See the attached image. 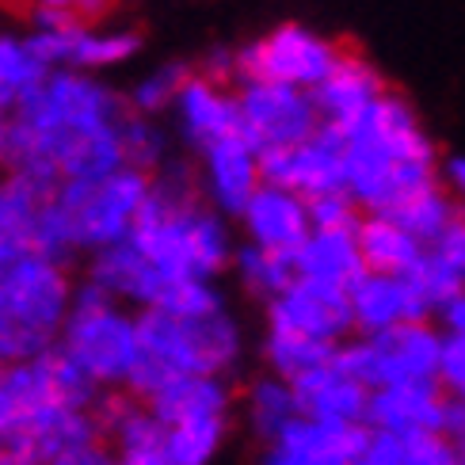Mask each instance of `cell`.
<instances>
[{
  "label": "cell",
  "instance_id": "obj_12",
  "mask_svg": "<svg viewBox=\"0 0 465 465\" xmlns=\"http://www.w3.org/2000/svg\"><path fill=\"white\" fill-rule=\"evenodd\" d=\"M371 442V423L294 416L271 439L263 465H355Z\"/></svg>",
  "mask_w": 465,
  "mask_h": 465
},
{
  "label": "cell",
  "instance_id": "obj_37",
  "mask_svg": "<svg viewBox=\"0 0 465 465\" xmlns=\"http://www.w3.org/2000/svg\"><path fill=\"white\" fill-rule=\"evenodd\" d=\"M404 465H458V442L447 431H412L401 435Z\"/></svg>",
  "mask_w": 465,
  "mask_h": 465
},
{
  "label": "cell",
  "instance_id": "obj_26",
  "mask_svg": "<svg viewBox=\"0 0 465 465\" xmlns=\"http://www.w3.org/2000/svg\"><path fill=\"white\" fill-rule=\"evenodd\" d=\"M336 347L332 340H317V336H305V332H290V328H267V340H263V355L267 366L275 374L294 381L305 371H317V366L332 362L336 359Z\"/></svg>",
  "mask_w": 465,
  "mask_h": 465
},
{
  "label": "cell",
  "instance_id": "obj_39",
  "mask_svg": "<svg viewBox=\"0 0 465 465\" xmlns=\"http://www.w3.org/2000/svg\"><path fill=\"white\" fill-rule=\"evenodd\" d=\"M355 465H404V442L393 431H374L371 428V442Z\"/></svg>",
  "mask_w": 465,
  "mask_h": 465
},
{
  "label": "cell",
  "instance_id": "obj_3",
  "mask_svg": "<svg viewBox=\"0 0 465 465\" xmlns=\"http://www.w3.org/2000/svg\"><path fill=\"white\" fill-rule=\"evenodd\" d=\"M138 340L142 351L130 371L126 390L142 401L157 393L176 374H229L241 362L244 336L241 324L225 309L206 317H176L168 309L149 305L138 313Z\"/></svg>",
  "mask_w": 465,
  "mask_h": 465
},
{
  "label": "cell",
  "instance_id": "obj_21",
  "mask_svg": "<svg viewBox=\"0 0 465 465\" xmlns=\"http://www.w3.org/2000/svg\"><path fill=\"white\" fill-rule=\"evenodd\" d=\"M381 92H385L381 73L366 62L362 54L343 50L336 69L313 88V100H317V111H321L324 123L347 126L351 119H359V114L371 107Z\"/></svg>",
  "mask_w": 465,
  "mask_h": 465
},
{
  "label": "cell",
  "instance_id": "obj_24",
  "mask_svg": "<svg viewBox=\"0 0 465 465\" xmlns=\"http://www.w3.org/2000/svg\"><path fill=\"white\" fill-rule=\"evenodd\" d=\"M355 237L366 271H381V275H412L416 263L428 256V244L390 214H362Z\"/></svg>",
  "mask_w": 465,
  "mask_h": 465
},
{
  "label": "cell",
  "instance_id": "obj_9",
  "mask_svg": "<svg viewBox=\"0 0 465 465\" xmlns=\"http://www.w3.org/2000/svg\"><path fill=\"white\" fill-rule=\"evenodd\" d=\"M241 104V134L256 145H298L309 134L321 130V111L309 88L267 81V76H248L237 88Z\"/></svg>",
  "mask_w": 465,
  "mask_h": 465
},
{
  "label": "cell",
  "instance_id": "obj_36",
  "mask_svg": "<svg viewBox=\"0 0 465 465\" xmlns=\"http://www.w3.org/2000/svg\"><path fill=\"white\" fill-rule=\"evenodd\" d=\"M420 290H423V294H428L431 298V305L439 309L442 302H447L450 294H454V290H461L465 286V275H461V271H454L447 260H442V256H435V252L428 248V256H423L420 263H416V271H412V275H409Z\"/></svg>",
  "mask_w": 465,
  "mask_h": 465
},
{
  "label": "cell",
  "instance_id": "obj_8",
  "mask_svg": "<svg viewBox=\"0 0 465 465\" xmlns=\"http://www.w3.org/2000/svg\"><path fill=\"white\" fill-rule=\"evenodd\" d=\"M340 57H343V46H336L332 38L298 24H286L237 50V81L267 76V81H282V84H298L313 92L336 69Z\"/></svg>",
  "mask_w": 465,
  "mask_h": 465
},
{
  "label": "cell",
  "instance_id": "obj_20",
  "mask_svg": "<svg viewBox=\"0 0 465 465\" xmlns=\"http://www.w3.org/2000/svg\"><path fill=\"white\" fill-rule=\"evenodd\" d=\"M294 393L305 416L317 420H351L366 423V409H371V385L351 378L336 362H324L317 371H305L294 378Z\"/></svg>",
  "mask_w": 465,
  "mask_h": 465
},
{
  "label": "cell",
  "instance_id": "obj_44",
  "mask_svg": "<svg viewBox=\"0 0 465 465\" xmlns=\"http://www.w3.org/2000/svg\"><path fill=\"white\" fill-rule=\"evenodd\" d=\"M130 465H176V458L168 454V435L161 442H145V447H134L123 454Z\"/></svg>",
  "mask_w": 465,
  "mask_h": 465
},
{
  "label": "cell",
  "instance_id": "obj_47",
  "mask_svg": "<svg viewBox=\"0 0 465 465\" xmlns=\"http://www.w3.org/2000/svg\"><path fill=\"white\" fill-rule=\"evenodd\" d=\"M8 142H12V114L0 111V164H8Z\"/></svg>",
  "mask_w": 465,
  "mask_h": 465
},
{
  "label": "cell",
  "instance_id": "obj_42",
  "mask_svg": "<svg viewBox=\"0 0 465 465\" xmlns=\"http://www.w3.org/2000/svg\"><path fill=\"white\" fill-rule=\"evenodd\" d=\"M435 317L442 321V332H465V286L435 309Z\"/></svg>",
  "mask_w": 465,
  "mask_h": 465
},
{
  "label": "cell",
  "instance_id": "obj_25",
  "mask_svg": "<svg viewBox=\"0 0 465 465\" xmlns=\"http://www.w3.org/2000/svg\"><path fill=\"white\" fill-rule=\"evenodd\" d=\"M232 271H237L241 286L248 290V294L256 298H275L282 294V290L298 279V267H294V256H282V252H271L256 241L241 244L237 252H232Z\"/></svg>",
  "mask_w": 465,
  "mask_h": 465
},
{
  "label": "cell",
  "instance_id": "obj_38",
  "mask_svg": "<svg viewBox=\"0 0 465 465\" xmlns=\"http://www.w3.org/2000/svg\"><path fill=\"white\" fill-rule=\"evenodd\" d=\"M439 381L447 385V393L465 397V332H447V340H442Z\"/></svg>",
  "mask_w": 465,
  "mask_h": 465
},
{
  "label": "cell",
  "instance_id": "obj_14",
  "mask_svg": "<svg viewBox=\"0 0 465 465\" xmlns=\"http://www.w3.org/2000/svg\"><path fill=\"white\" fill-rule=\"evenodd\" d=\"M260 183H263L260 149L244 134H229V138H218L203 149V195L222 214L241 218Z\"/></svg>",
  "mask_w": 465,
  "mask_h": 465
},
{
  "label": "cell",
  "instance_id": "obj_15",
  "mask_svg": "<svg viewBox=\"0 0 465 465\" xmlns=\"http://www.w3.org/2000/svg\"><path fill=\"white\" fill-rule=\"evenodd\" d=\"M351 309H355V332L374 336L401 321H431L435 305L409 275H381L366 271L351 286Z\"/></svg>",
  "mask_w": 465,
  "mask_h": 465
},
{
  "label": "cell",
  "instance_id": "obj_11",
  "mask_svg": "<svg viewBox=\"0 0 465 465\" xmlns=\"http://www.w3.org/2000/svg\"><path fill=\"white\" fill-rule=\"evenodd\" d=\"M267 328H290V332L343 343L355 332L351 290L298 275L282 294L267 302Z\"/></svg>",
  "mask_w": 465,
  "mask_h": 465
},
{
  "label": "cell",
  "instance_id": "obj_45",
  "mask_svg": "<svg viewBox=\"0 0 465 465\" xmlns=\"http://www.w3.org/2000/svg\"><path fill=\"white\" fill-rule=\"evenodd\" d=\"M442 183H447V191L465 206V157H447V164H442Z\"/></svg>",
  "mask_w": 465,
  "mask_h": 465
},
{
  "label": "cell",
  "instance_id": "obj_10",
  "mask_svg": "<svg viewBox=\"0 0 465 465\" xmlns=\"http://www.w3.org/2000/svg\"><path fill=\"white\" fill-rule=\"evenodd\" d=\"M263 183L290 187L298 195L313 199L324 191L347 187V138L343 126L321 123L317 134H309L298 145H271L260 149Z\"/></svg>",
  "mask_w": 465,
  "mask_h": 465
},
{
  "label": "cell",
  "instance_id": "obj_7",
  "mask_svg": "<svg viewBox=\"0 0 465 465\" xmlns=\"http://www.w3.org/2000/svg\"><path fill=\"white\" fill-rule=\"evenodd\" d=\"M442 336L431 321H401L374 336H347L336 347V366H343L351 378L366 381L371 390L390 381L412 378H439L442 362Z\"/></svg>",
  "mask_w": 465,
  "mask_h": 465
},
{
  "label": "cell",
  "instance_id": "obj_35",
  "mask_svg": "<svg viewBox=\"0 0 465 465\" xmlns=\"http://www.w3.org/2000/svg\"><path fill=\"white\" fill-rule=\"evenodd\" d=\"M309 218H313V229H359L362 206L355 203L351 191L340 187L309 199Z\"/></svg>",
  "mask_w": 465,
  "mask_h": 465
},
{
  "label": "cell",
  "instance_id": "obj_19",
  "mask_svg": "<svg viewBox=\"0 0 465 465\" xmlns=\"http://www.w3.org/2000/svg\"><path fill=\"white\" fill-rule=\"evenodd\" d=\"M176 119L191 145L206 149L210 142L241 134V104L237 92H225L222 81L210 76H187V84L176 95Z\"/></svg>",
  "mask_w": 465,
  "mask_h": 465
},
{
  "label": "cell",
  "instance_id": "obj_40",
  "mask_svg": "<svg viewBox=\"0 0 465 465\" xmlns=\"http://www.w3.org/2000/svg\"><path fill=\"white\" fill-rule=\"evenodd\" d=\"M428 248L435 252V256L447 260L454 271H461V275H465V214H458Z\"/></svg>",
  "mask_w": 465,
  "mask_h": 465
},
{
  "label": "cell",
  "instance_id": "obj_27",
  "mask_svg": "<svg viewBox=\"0 0 465 465\" xmlns=\"http://www.w3.org/2000/svg\"><path fill=\"white\" fill-rule=\"evenodd\" d=\"M385 214H390L393 222H401L409 232H416L423 244H431L439 232L461 214V210H458V199L450 195V191H442L439 180H435V183H428V187L412 191L409 199L397 203L393 210H385Z\"/></svg>",
  "mask_w": 465,
  "mask_h": 465
},
{
  "label": "cell",
  "instance_id": "obj_4",
  "mask_svg": "<svg viewBox=\"0 0 465 465\" xmlns=\"http://www.w3.org/2000/svg\"><path fill=\"white\" fill-rule=\"evenodd\" d=\"M73 309V282L50 256H31L0 267V362L35 359L57 347Z\"/></svg>",
  "mask_w": 465,
  "mask_h": 465
},
{
  "label": "cell",
  "instance_id": "obj_30",
  "mask_svg": "<svg viewBox=\"0 0 465 465\" xmlns=\"http://www.w3.org/2000/svg\"><path fill=\"white\" fill-rule=\"evenodd\" d=\"M225 416H191L180 423H168V454L176 465H210L222 450Z\"/></svg>",
  "mask_w": 465,
  "mask_h": 465
},
{
  "label": "cell",
  "instance_id": "obj_18",
  "mask_svg": "<svg viewBox=\"0 0 465 465\" xmlns=\"http://www.w3.org/2000/svg\"><path fill=\"white\" fill-rule=\"evenodd\" d=\"M57 187H46L24 172H12L0 180V267L38 252V218Z\"/></svg>",
  "mask_w": 465,
  "mask_h": 465
},
{
  "label": "cell",
  "instance_id": "obj_46",
  "mask_svg": "<svg viewBox=\"0 0 465 465\" xmlns=\"http://www.w3.org/2000/svg\"><path fill=\"white\" fill-rule=\"evenodd\" d=\"M65 5L81 24H92V19H104L114 8V0H65Z\"/></svg>",
  "mask_w": 465,
  "mask_h": 465
},
{
  "label": "cell",
  "instance_id": "obj_23",
  "mask_svg": "<svg viewBox=\"0 0 465 465\" xmlns=\"http://www.w3.org/2000/svg\"><path fill=\"white\" fill-rule=\"evenodd\" d=\"M145 404L168 428V423H180L191 416H225L232 404V390L222 374H176L157 393H149Z\"/></svg>",
  "mask_w": 465,
  "mask_h": 465
},
{
  "label": "cell",
  "instance_id": "obj_28",
  "mask_svg": "<svg viewBox=\"0 0 465 465\" xmlns=\"http://www.w3.org/2000/svg\"><path fill=\"white\" fill-rule=\"evenodd\" d=\"M46 65L35 57L27 38L0 35V111H15L46 81Z\"/></svg>",
  "mask_w": 465,
  "mask_h": 465
},
{
  "label": "cell",
  "instance_id": "obj_17",
  "mask_svg": "<svg viewBox=\"0 0 465 465\" xmlns=\"http://www.w3.org/2000/svg\"><path fill=\"white\" fill-rule=\"evenodd\" d=\"M88 279H92L95 286H104L107 294L119 298L123 305L149 309V305H157L168 275L145 256L138 244L126 237V241H119V244H107V248H100V252H92Z\"/></svg>",
  "mask_w": 465,
  "mask_h": 465
},
{
  "label": "cell",
  "instance_id": "obj_13",
  "mask_svg": "<svg viewBox=\"0 0 465 465\" xmlns=\"http://www.w3.org/2000/svg\"><path fill=\"white\" fill-rule=\"evenodd\" d=\"M450 393L439 378H412V381H390L371 393L366 423L374 431L412 435V431H442L447 423Z\"/></svg>",
  "mask_w": 465,
  "mask_h": 465
},
{
  "label": "cell",
  "instance_id": "obj_48",
  "mask_svg": "<svg viewBox=\"0 0 465 465\" xmlns=\"http://www.w3.org/2000/svg\"><path fill=\"white\" fill-rule=\"evenodd\" d=\"M458 442V465H465V435L461 439H454Z\"/></svg>",
  "mask_w": 465,
  "mask_h": 465
},
{
  "label": "cell",
  "instance_id": "obj_6",
  "mask_svg": "<svg viewBox=\"0 0 465 465\" xmlns=\"http://www.w3.org/2000/svg\"><path fill=\"white\" fill-rule=\"evenodd\" d=\"M149 172L123 164L100 180H65L57 187V206L69 222L76 252H100L134 232L138 210L149 199Z\"/></svg>",
  "mask_w": 465,
  "mask_h": 465
},
{
  "label": "cell",
  "instance_id": "obj_22",
  "mask_svg": "<svg viewBox=\"0 0 465 465\" xmlns=\"http://www.w3.org/2000/svg\"><path fill=\"white\" fill-rule=\"evenodd\" d=\"M294 267L305 279H321L351 290L366 275V260L355 229H313L305 244L294 252Z\"/></svg>",
  "mask_w": 465,
  "mask_h": 465
},
{
  "label": "cell",
  "instance_id": "obj_49",
  "mask_svg": "<svg viewBox=\"0 0 465 465\" xmlns=\"http://www.w3.org/2000/svg\"><path fill=\"white\" fill-rule=\"evenodd\" d=\"M107 465H130V461H126V458H111Z\"/></svg>",
  "mask_w": 465,
  "mask_h": 465
},
{
  "label": "cell",
  "instance_id": "obj_1",
  "mask_svg": "<svg viewBox=\"0 0 465 465\" xmlns=\"http://www.w3.org/2000/svg\"><path fill=\"white\" fill-rule=\"evenodd\" d=\"M126 114L130 100L84 69H50L46 81L12 111L8 168L46 187L100 180L126 164Z\"/></svg>",
  "mask_w": 465,
  "mask_h": 465
},
{
  "label": "cell",
  "instance_id": "obj_43",
  "mask_svg": "<svg viewBox=\"0 0 465 465\" xmlns=\"http://www.w3.org/2000/svg\"><path fill=\"white\" fill-rule=\"evenodd\" d=\"M69 24H81L73 12L65 8H50V5H31V27L35 31H57V27H69Z\"/></svg>",
  "mask_w": 465,
  "mask_h": 465
},
{
  "label": "cell",
  "instance_id": "obj_16",
  "mask_svg": "<svg viewBox=\"0 0 465 465\" xmlns=\"http://www.w3.org/2000/svg\"><path fill=\"white\" fill-rule=\"evenodd\" d=\"M241 222L248 241H256L271 252H282V256H294L309 232H313L309 199L279 183H260V191L248 199Z\"/></svg>",
  "mask_w": 465,
  "mask_h": 465
},
{
  "label": "cell",
  "instance_id": "obj_2",
  "mask_svg": "<svg viewBox=\"0 0 465 465\" xmlns=\"http://www.w3.org/2000/svg\"><path fill=\"white\" fill-rule=\"evenodd\" d=\"M347 191L366 214H385L412 191L435 183V145L412 104L385 88L359 119L343 126Z\"/></svg>",
  "mask_w": 465,
  "mask_h": 465
},
{
  "label": "cell",
  "instance_id": "obj_31",
  "mask_svg": "<svg viewBox=\"0 0 465 465\" xmlns=\"http://www.w3.org/2000/svg\"><path fill=\"white\" fill-rule=\"evenodd\" d=\"M142 38L134 31H92L81 27L76 35V54H73V69H111V65H123L138 54Z\"/></svg>",
  "mask_w": 465,
  "mask_h": 465
},
{
  "label": "cell",
  "instance_id": "obj_34",
  "mask_svg": "<svg viewBox=\"0 0 465 465\" xmlns=\"http://www.w3.org/2000/svg\"><path fill=\"white\" fill-rule=\"evenodd\" d=\"M164 134L161 126L153 123V114H138L130 111L126 123H123V153H126V164L134 168H145V172H157L164 164Z\"/></svg>",
  "mask_w": 465,
  "mask_h": 465
},
{
  "label": "cell",
  "instance_id": "obj_50",
  "mask_svg": "<svg viewBox=\"0 0 465 465\" xmlns=\"http://www.w3.org/2000/svg\"><path fill=\"white\" fill-rule=\"evenodd\" d=\"M454 397H458V393H454Z\"/></svg>",
  "mask_w": 465,
  "mask_h": 465
},
{
  "label": "cell",
  "instance_id": "obj_41",
  "mask_svg": "<svg viewBox=\"0 0 465 465\" xmlns=\"http://www.w3.org/2000/svg\"><path fill=\"white\" fill-rule=\"evenodd\" d=\"M203 73L210 76V81H232V76H237V50H210L206 54V62H203Z\"/></svg>",
  "mask_w": 465,
  "mask_h": 465
},
{
  "label": "cell",
  "instance_id": "obj_5",
  "mask_svg": "<svg viewBox=\"0 0 465 465\" xmlns=\"http://www.w3.org/2000/svg\"><path fill=\"white\" fill-rule=\"evenodd\" d=\"M57 343L100 385H126L142 351L138 317H130L119 298L88 279L73 290V309Z\"/></svg>",
  "mask_w": 465,
  "mask_h": 465
},
{
  "label": "cell",
  "instance_id": "obj_32",
  "mask_svg": "<svg viewBox=\"0 0 465 465\" xmlns=\"http://www.w3.org/2000/svg\"><path fill=\"white\" fill-rule=\"evenodd\" d=\"M157 309H168V313H176V317H206V313H218V309H225V302L218 294L214 279L176 275V279H164Z\"/></svg>",
  "mask_w": 465,
  "mask_h": 465
},
{
  "label": "cell",
  "instance_id": "obj_29",
  "mask_svg": "<svg viewBox=\"0 0 465 465\" xmlns=\"http://www.w3.org/2000/svg\"><path fill=\"white\" fill-rule=\"evenodd\" d=\"M248 416H252V428H256V431L271 442L290 420L302 416L294 381L282 378V374L252 381V390H248Z\"/></svg>",
  "mask_w": 465,
  "mask_h": 465
},
{
  "label": "cell",
  "instance_id": "obj_33",
  "mask_svg": "<svg viewBox=\"0 0 465 465\" xmlns=\"http://www.w3.org/2000/svg\"><path fill=\"white\" fill-rule=\"evenodd\" d=\"M187 76L191 73L183 65H176V62H168L161 69L145 73L142 81L134 84V92H130V111H138V114H161L168 107H176V95L187 84Z\"/></svg>",
  "mask_w": 465,
  "mask_h": 465
}]
</instances>
